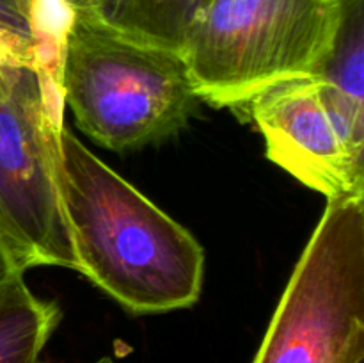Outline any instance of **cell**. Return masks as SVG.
Masks as SVG:
<instances>
[{"mask_svg": "<svg viewBox=\"0 0 364 363\" xmlns=\"http://www.w3.org/2000/svg\"><path fill=\"white\" fill-rule=\"evenodd\" d=\"M57 185L78 273L139 315L198 302L205 278L198 238L110 169L66 123Z\"/></svg>", "mask_w": 364, "mask_h": 363, "instance_id": "1", "label": "cell"}, {"mask_svg": "<svg viewBox=\"0 0 364 363\" xmlns=\"http://www.w3.org/2000/svg\"><path fill=\"white\" fill-rule=\"evenodd\" d=\"M60 91L80 130L116 152L169 137L199 102L180 53L127 38L82 11L63 43Z\"/></svg>", "mask_w": 364, "mask_h": 363, "instance_id": "2", "label": "cell"}, {"mask_svg": "<svg viewBox=\"0 0 364 363\" xmlns=\"http://www.w3.org/2000/svg\"><path fill=\"white\" fill-rule=\"evenodd\" d=\"M340 16V0H206L181 52L196 95L238 110L277 82L313 73Z\"/></svg>", "mask_w": 364, "mask_h": 363, "instance_id": "3", "label": "cell"}, {"mask_svg": "<svg viewBox=\"0 0 364 363\" xmlns=\"http://www.w3.org/2000/svg\"><path fill=\"white\" fill-rule=\"evenodd\" d=\"M64 107L41 66L0 63V237L25 270H78L57 185Z\"/></svg>", "mask_w": 364, "mask_h": 363, "instance_id": "4", "label": "cell"}, {"mask_svg": "<svg viewBox=\"0 0 364 363\" xmlns=\"http://www.w3.org/2000/svg\"><path fill=\"white\" fill-rule=\"evenodd\" d=\"M255 363H364V199L327 201Z\"/></svg>", "mask_w": 364, "mask_h": 363, "instance_id": "5", "label": "cell"}, {"mask_svg": "<svg viewBox=\"0 0 364 363\" xmlns=\"http://www.w3.org/2000/svg\"><path fill=\"white\" fill-rule=\"evenodd\" d=\"M235 112L258 127L274 164L327 201L364 199V153L334 120L315 75L277 82Z\"/></svg>", "mask_w": 364, "mask_h": 363, "instance_id": "6", "label": "cell"}, {"mask_svg": "<svg viewBox=\"0 0 364 363\" xmlns=\"http://www.w3.org/2000/svg\"><path fill=\"white\" fill-rule=\"evenodd\" d=\"M333 45L315 68L323 100L348 141L364 152V0H340Z\"/></svg>", "mask_w": 364, "mask_h": 363, "instance_id": "7", "label": "cell"}, {"mask_svg": "<svg viewBox=\"0 0 364 363\" xmlns=\"http://www.w3.org/2000/svg\"><path fill=\"white\" fill-rule=\"evenodd\" d=\"M205 4L206 0H92L87 13L127 38L181 56Z\"/></svg>", "mask_w": 364, "mask_h": 363, "instance_id": "8", "label": "cell"}, {"mask_svg": "<svg viewBox=\"0 0 364 363\" xmlns=\"http://www.w3.org/2000/svg\"><path fill=\"white\" fill-rule=\"evenodd\" d=\"M59 319V306L38 298L23 274L9 281L0 290V363H41Z\"/></svg>", "mask_w": 364, "mask_h": 363, "instance_id": "9", "label": "cell"}, {"mask_svg": "<svg viewBox=\"0 0 364 363\" xmlns=\"http://www.w3.org/2000/svg\"><path fill=\"white\" fill-rule=\"evenodd\" d=\"M63 43L39 31L36 0H0V63L38 64L60 82Z\"/></svg>", "mask_w": 364, "mask_h": 363, "instance_id": "10", "label": "cell"}, {"mask_svg": "<svg viewBox=\"0 0 364 363\" xmlns=\"http://www.w3.org/2000/svg\"><path fill=\"white\" fill-rule=\"evenodd\" d=\"M25 269L13 253V249L7 246V242L0 237V290L6 287L9 281L23 274Z\"/></svg>", "mask_w": 364, "mask_h": 363, "instance_id": "11", "label": "cell"}, {"mask_svg": "<svg viewBox=\"0 0 364 363\" xmlns=\"http://www.w3.org/2000/svg\"><path fill=\"white\" fill-rule=\"evenodd\" d=\"M66 2L70 4V6L73 7L75 11H82V13H87V11L91 9L92 0H66Z\"/></svg>", "mask_w": 364, "mask_h": 363, "instance_id": "12", "label": "cell"}, {"mask_svg": "<svg viewBox=\"0 0 364 363\" xmlns=\"http://www.w3.org/2000/svg\"><path fill=\"white\" fill-rule=\"evenodd\" d=\"M95 363H116V362H114L112 358H107V356H105V358H100L98 362H95Z\"/></svg>", "mask_w": 364, "mask_h": 363, "instance_id": "13", "label": "cell"}]
</instances>
